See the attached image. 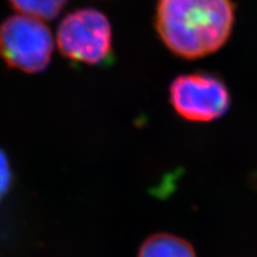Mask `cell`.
Returning a JSON list of instances; mask_svg holds the SVG:
<instances>
[{
  "label": "cell",
  "mask_w": 257,
  "mask_h": 257,
  "mask_svg": "<svg viewBox=\"0 0 257 257\" xmlns=\"http://www.w3.org/2000/svg\"><path fill=\"white\" fill-rule=\"evenodd\" d=\"M234 22L231 0H159L155 25L161 40L175 55L200 59L219 50Z\"/></svg>",
  "instance_id": "obj_1"
},
{
  "label": "cell",
  "mask_w": 257,
  "mask_h": 257,
  "mask_svg": "<svg viewBox=\"0 0 257 257\" xmlns=\"http://www.w3.org/2000/svg\"><path fill=\"white\" fill-rule=\"evenodd\" d=\"M12 8L22 15L36 19L56 18L68 0H9Z\"/></svg>",
  "instance_id": "obj_6"
},
{
  "label": "cell",
  "mask_w": 257,
  "mask_h": 257,
  "mask_svg": "<svg viewBox=\"0 0 257 257\" xmlns=\"http://www.w3.org/2000/svg\"><path fill=\"white\" fill-rule=\"evenodd\" d=\"M53 49L51 32L40 19L19 15L0 25V56L14 68L40 73L49 64Z\"/></svg>",
  "instance_id": "obj_3"
},
{
  "label": "cell",
  "mask_w": 257,
  "mask_h": 257,
  "mask_svg": "<svg viewBox=\"0 0 257 257\" xmlns=\"http://www.w3.org/2000/svg\"><path fill=\"white\" fill-rule=\"evenodd\" d=\"M11 185V169L5 153L0 150V200L8 193Z\"/></svg>",
  "instance_id": "obj_7"
},
{
  "label": "cell",
  "mask_w": 257,
  "mask_h": 257,
  "mask_svg": "<svg viewBox=\"0 0 257 257\" xmlns=\"http://www.w3.org/2000/svg\"><path fill=\"white\" fill-rule=\"evenodd\" d=\"M137 257H197L192 244L181 237L161 232L144 240Z\"/></svg>",
  "instance_id": "obj_5"
},
{
  "label": "cell",
  "mask_w": 257,
  "mask_h": 257,
  "mask_svg": "<svg viewBox=\"0 0 257 257\" xmlns=\"http://www.w3.org/2000/svg\"><path fill=\"white\" fill-rule=\"evenodd\" d=\"M170 104L186 120L208 123L229 111L230 92L217 76L205 73L180 75L169 87Z\"/></svg>",
  "instance_id": "obj_4"
},
{
  "label": "cell",
  "mask_w": 257,
  "mask_h": 257,
  "mask_svg": "<svg viewBox=\"0 0 257 257\" xmlns=\"http://www.w3.org/2000/svg\"><path fill=\"white\" fill-rule=\"evenodd\" d=\"M57 44L64 56L91 66L112 56V29L107 17L94 9H81L61 22Z\"/></svg>",
  "instance_id": "obj_2"
}]
</instances>
